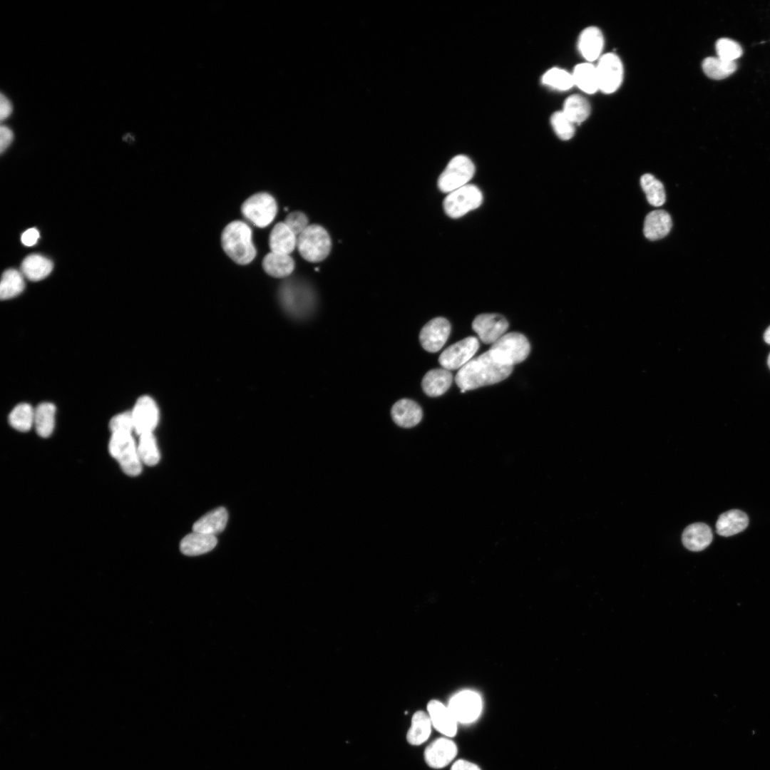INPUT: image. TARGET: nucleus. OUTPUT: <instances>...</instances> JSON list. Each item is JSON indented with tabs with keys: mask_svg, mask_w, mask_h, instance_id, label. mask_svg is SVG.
<instances>
[{
	"mask_svg": "<svg viewBox=\"0 0 770 770\" xmlns=\"http://www.w3.org/2000/svg\"><path fill=\"white\" fill-rule=\"evenodd\" d=\"M513 366L498 361L488 351L471 359L461 367L455 377L461 392L491 385L505 379Z\"/></svg>",
	"mask_w": 770,
	"mask_h": 770,
	"instance_id": "1",
	"label": "nucleus"
},
{
	"mask_svg": "<svg viewBox=\"0 0 770 770\" xmlns=\"http://www.w3.org/2000/svg\"><path fill=\"white\" fill-rule=\"evenodd\" d=\"M221 245L225 254L240 265L251 263L257 255L252 229L241 220H234L225 227L221 234Z\"/></svg>",
	"mask_w": 770,
	"mask_h": 770,
	"instance_id": "2",
	"label": "nucleus"
},
{
	"mask_svg": "<svg viewBox=\"0 0 770 770\" xmlns=\"http://www.w3.org/2000/svg\"><path fill=\"white\" fill-rule=\"evenodd\" d=\"M108 450L124 473L136 476L141 473L143 463L133 433H111Z\"/></svg>",
	"mask_w": 770,
	"mask_h": 770,
	"instance_id": "3",
	"label": "nucleus"
},
{
	"mask_svg": "<svg viewBox=\"0 0 770 770\" xmlns=\"http://www.w3.org/2000/svg\"><path fill=\"white\" fill-rule=\"evenodd\" d=\"M297 247L307 261L320 262L330 252L331 239L324 227L311 225L297 237Z\"/></svg>",
	"mask_w": 770,
	"mask_h": 770,
	"instance_id": "4",
	"label": "nucleus"
},
{
	"mask_svg": "<svg viewBox=\"0 0 770 770\" xmlns=\"http://www.w3.org/2000/svg\"><path fill=\"white\" fill-rule=\"evenodd\" d=\"M530 346L528 339L518 332L503 335L489 349L500 362L508 366L523 361L528 356Z\"/></svg>",
	"mask_w": 770,
	"mask_h": 770,
	"instance_id": "5",
	"label": "nucleus"
},
{
	"mask_svg": "<svg viewBox=\"0 0 770 770\" xmlns=\"http://www.w3.org/2000/svg\"><path fill=\"white\" fill-rule=\"evenodd\" d=\"M244 217L255 226L265 228L270 225L277 212V204L268 192H257L247 198L241 205Z\"/></svg>",
	"mask_w": 770,
	"mask_h": 770,
	"instance_id": "6",
	"label": "nucleus"
},
{
	"mask_svg": "<svg viewBox=\"0 0 770 770\" xmlns=\"http://www.w3.org/2000/svg\"><path fill=\"white\" fill-rule=\"evenodd\" d=\"M475 173V165L471 160L464 155L453 157L441 174L438 186L441 191L449 193L466 185L471 180Z\"/></svg>",
	"mask_w": 770,
	"mask_h": 770,
	"instance_id": "7",
	"label": "nucleus"
},
{
	"mask_svg": "<svg viewBox=\"0 0 770 770\" xmlns=\"http://www.w3.org/2000/svg\"><path fill=\"white\" fill-rule=\"evenodd\" d=\"M482 201L483 195L480 189L474 185L467 184L446 195L443 200V208L447 215L458 218L478 208Z\"/></svg>",
	"mask_w": 770,
	"mask_h": 770,
	"instance_id": "8",
	"label": "nucleus"
},
{
	"mask_svg": "<svg viewBox=\"0 0 770 770\" xmlns=\"http://www.w3.org/2000/svg\"><path fill=\"white\" fill-rule=\"evenodd\" d=\"M599 90L610 94L615 92L621 86L623 80V65L614 53L602 54L595 65Z\"/></svg>",
	"mask_w": 770,
	"mask_h": 770,
	"instance_id": "9",
	"label": "nucleus"
},
{
	"mask_svg": "<svg viewBox=\"0 0 770 770\" xmlns=\"http://www.w3.org/2000/svg\"><path fill=\"white\" fill-rule=\"evenodd\" d=\"M130 412L135 433L140 436L153 433L159 421L160 413L152 397L148 395L139 397Z\"/></svg>",
	"mask_w": 770,
	"mask_h": 770,
	"instance_id": "10",
	"label": "nucleus"
},
{
	"mask_svg": "<svg viewBox=\"0 0 770 770\" xmlns=\"http://www.w3.org/2000/svg\"><path fill=\"white\" fill-rule=\"evenodd\" d=\"M478 347L476 337H466L447 347L441 354L438 362L443 369L449 371L461 369L471 359Z\"/></svg>",
	"mask_w": 770,
	"mask_h": 770,
	"instance_id": "11",
	"label": "nucleus"
},
{
	"mask_svg": "<svg viewBox=\"0 0 770 770\" xmlns=\"http://www.w3.org/2000/svg\"><path fill=\"white\" fill-rule=\"evenodd\" d=\"M448 707L458 722L469 724L478 718L482 703L477 694L464 691L453 697Z\"/></svg>",
	"mask_w": 770,
	"mask_h": 770,
	"instance_id": "12",
	"label": "nucleus"
},
{
	"mask_svg": "<svg viewBox=\"0 0 770 770\" xmlns=\"http://www.w3.org/2000/svg\"><path fill=\"white\" fill-rule=\"evenodd\" d=\"M472 328L485 344H493L508 328L506 319L498 314H481L476 317Z\"/></svg>",
	"mask_w": 770,
	"mask_h": 770,
	"instance_id": "13",
	"label": "nucleus"
},
{
	"mask_svg": "<svg viewBox=\"0 0 770 770\" xmlns=\"http://www.w3.org/2000/svg\"><path fill=\"white\" fill-rule=\"evenodd\" d=\"M458 747L449 737H440L431 742L424 751L426 764L435 769H443L456 758Z\"/></svg>",
	"mask_w": 770,
	"mask_h": 770,
	"instance_id": "14",
	"label": "nucleus"
},
{
	"mask_svg": "<svg viewBox=\"0 0 770 770\" xmlns=\"http://www.w3.org/2000/svg\"><path fill=\"white\" fill-rule=\"evenodd\" d=\"M450 332L451 324L446 319H432L422 328L419 334L420 343L425 350L436 352L445 344Z\"/></svg>",
	"mask_w": 770,
	"mask_h": 770,
	"instance_id": "15",
	"label": "nucleus"
},
{
	"mask_svg": "<svg viewBox=\"0 0 770 770\" xmlns=\"http://www.w3.org/2000/svg\"><path fill=\"white\" fill-rule=\"evenodd\" d=\"M428 714L433 727L446 737H453L457 734L458 722L448 707L441 702L432 699L427 704Z\"/></svg>",
	"mask_w": 770,
	"mask_h": 770,
	"instance_id": "16",
	"label": "nucleus"
},
{
	"mask_svg": "<svg viewBox=\"0 0 770 770\" xmlns=\"http://www.w3.org/2000/svg\"><path fill=\"white\" fill-rule=\"evenodd\" d=\"M604 37L600 29L588 26L582 31L578 41V48L581 56L591 63L598 60L602 55Z\"/></svg>",
	"mask_w": 770,
	"mask_h": 770,
	"instance_id": "17",
	"label": "nucleus"
},
{
	"mask_svg": "<svg viewBox=\"0 0 770 770\" xmlns=\"http://www.w3.org/2000/svg\"><path fill=\"white\" fill-rule=\"evenodd\" d=\"M391 414L394 422L403 428H411L416 426L423 416L420 406L408 399H402L396 401L391 408Z\"/></svg>",
	"mask_w": 770,
	"mask_h": 770,
	"instance_id": "18",
	"label": "nucleus"
},
{
	"mask_svg": "<svg viewBox=\"0 0 770 770\" xmlns=\"http://www.w3.org/2000/svg\"><path fill=\"white\" fill-rule=\"evenodd\" d=\"M297 237L284 222L277 223L269 236V246L272 252L289 255L297 247Z\"/></svg>",
	"mask_w": 770,
	"mask_h": 770,
	"instance_id": "19",
	"label": "nucleus"
},
{
	"mask_svg": "<svg viewBox=\"0 0 770 770\" xmlns=\"http://www.w3.org/2000/svg\"><path fill=\"white\" fill-rule=\"evenodd\" d=\"M713 535L709 525L696 523L688 525L683 531V545L692 551H701L711 543Z\"/></svg>",
	"mask_w": 770,
	"mask_h": 770,
	"instance_id": "20",
	"label": "nucleus"
},
{
	"mask_svg": "<svg viewBox=\"0 0 770 770\" xmlns=\"http://www.w3.org/2000/svg\"><path fill=\"white\" fill-rule=\"evenodd\" d=\"M672 226V219L668 212L662 210H654L645 217L644 234L649 240H659L669 232Z\"/></svg>",
	"mask_w": 770,
	"mask_h": 770,
	"instance_id": "21",
	"label": "nucleus"
},
{
	"mask_svg": "<svg viewBox=\"0 0 770 770\" xmlns=\"http://www.w3.org/2000/svg\"><path fill=\"white\" fill-rule=\"evenodd\" d=\"M217 543L215 535L193 531L182 539L180 549L185 555L196 556L212 550Z\"/></svg>",
	"mask_w": 770,
	"mask_h": 770,
	"instance_id": "22",
	"label": "nucleus"
},
{
	"mask_svg": "<svg viewBox=\"0 0 770 770\" xmlns=\"http://www.w3.org/2000/svg\"><path fill=\"white\" fill-rule=\"evenodd\" d=\"M452 374L446 369H434L428 371L422 379V388L426 394L436 397L444 394L451 386Z\"/></svg>",
	"mask_w": 770,
	"mask_h": 770,
	"instance_id": "23",
	"label": "nucleus"
},
{
	"mask_svg": "<svg viewBox=\"0 0 770 770\" xmlns=\"http://www.w3.org/2000/svg\"><path fill=\"white\" fill-rule=\"evenodd\" d=\"M227 520V511L225 508L220 507L199 518L193 524L192 530L215 536L225 529Z\"/></svg>",
	"mask_w": 770,
	"mask_h": 770,
	"instance_id": "24",
	"label": "nucleus"
},
{
	"mask_svg": "<svg viewBox=\"0 0 770 770\" xmlns=\"http://www.w3.org/2000/svg\"><path fill=\"white\" fill-rule=\"evenodd\" d=\"M749 524L746 514L736 509L721 514L716 523L717 533L722 536H731L744 530Z\"/></svg>",
	"mask_w": 770,
	"mask_h": 770,
	"instance_id": "25",
	"label": "nucleus"
},
{
	"mask_svg": "<svg viewBox=\"0 0 770 770\" xmlns=\"http://www.w3.org/2000/svg\"><path fill=\"white\" fill-rule=\"evenodd\" d=\"M432 727L428 713L423 711L416 712L406 733L407 742L412 746L421 745L429 738Z\"/></svg>",
	"mask_w": 770,
	"mask_h": 770,
	"instance_id": "26",
	"label": "nucleus"
},
{
	"mask_svg": "<svg viewBox=\"0 0 770 770\" xmlns=\"http://www.w3.org/2000/svg\"><path fill=\"white\" fill-rule=\"evenodd\" d=\"M262 265L270 276L282 278L289 276L294 269V261L289 255L270 252L263 258Z\"/></svg>",
	"mask_w": 770,
	"mask_h": 770,
	"instance_id": "27",
	"label": "nucleus"
},
{
	"mask_svg": "<svg viewBox=\"0 0 770 770\" xmlns=\"http://www.w3.org/2000/svg\"><path fill=\"white\" fill-rule=\"evenodd\" d=\"M53 270V262L46 257L32 254L22 262L21 272L31 281H39L46 277Z\"/></svg>",
	"mask_w": 770,
	"mask_h": 770,
	"instance_id": "28",
	"label": "nucleus"
},
{
	"mask_svg": "<svg viewBox=\"0 0 770 770\" xmlns=\"http://www.w3.org/2000/svg\"><path fill=\"white\" fill-rule=\"evenodd\" d=\"M574 86L583 92L593 94L599 90V83L595 65L589 62L579 63L572 73Z\"/></svg>",
	"mask_w": 770,
	"mask_h": 770,
	"instance_id": "29",
	"label": "nucleus"
},
{
	"mask_svg": "<svg viewBox=\"0 0 770 770\" xmlns=\"http://www.w3.org/2000/svg\"><path fill=\"white\" fill-rule=\"evenodd\" d=\"M56 406L50 402L39 404L34 409V426L38 436H50L55 426Z\"/></svg>",
	"mask_w": 770,
	"mask_h": 770,
	"instance_id": "30",
	"label": "nucleus"
},
{
	"mask_svg": "<svg viewBox=\"0 0 770 770\" xmlns=\"http://www.w3.org/2000/svg\"><path fill=\"white\" fill-rule=\"evenodd\" d=\"M562 111L575 125L584 122L590 114V106L582 96L573 94L568 97Z\"/></svg>",
	"mask_w": 770,
	"mask_h": 770,
	"instance_id": "31",
	"label": "nucleus"
},
{
	"mask_svg": "<svg viewBox=\"0 0 770 770\" xmlns=\"http://www.w3.org/2000/svg\"><path fill=\"white\" fill-rule=\"evenodd\" d=\"M24 277L21 272L15 269L6 270L2 274L0 284L1 299L6 300L19 295L25 287Z\"/></svg>",
	"mask_w": 770,
	"mask_h": 770,
	"instance_id": "32",
	"label": "nucleus"
},
{
	"mask_svg": "<svg viewBox=\"0 0 770 770\" xmlns=\"http://www.w3.org/2000/svg\"><path fill=\"white\" fill-rule=\"evenodd\" d=\"M137 448L143 464L153 466L159 462L160 454L153 433L140 435Z\"/></svg>",
	"mask_w": 770,
	"mask_h": 770,
	"instance_id": "33",
	"label": "nucleus"
},
{
	"mask_svg": "<svg viewBox=\"0 0 770 770\" xmlns=\"http://www.w3.org/2000/svg\"><path fill=\"white\" fill-rule=\"evenodd\" d=\"M704 73L710 78L721 80L727 78L736 70L735 61H727L718 57H707L702 64Z\"/></svg>",
	"mask_w": 770,
	"mask_h": 770,
	"instance_id": "34",
	"label": "nucleus"
},
{
	"mask_svg": "<svg viewBox=\"0 0 770 770\" xmlns=\"http://www.w3.org/2000/svg\"><path fill=\"white\" fill-rule=\"evenodd\" d=\"M34 409L27 403L17 404L9 415L11 427L20 432H26L34 426Z\"/></svg>",
	"mask_w": 770,
	"mask_h": 770,
	"instance_id": "35",
	"label": "nucleus"
},
{
	"mask_svg": "<svg viewBox=\"0 0 770 770\" xmlns=\"http://www.w3.org/2000/svg\"><path fill=\"white\" fill-rule=\"evenodd\" d=\"M640 184L650 205L658 207L664 203L666 195L664 186L652 175H643L640 178Z\"/></svg>",
	"mask_w": 770,
	"mask_h": 770,
	"instance_id": "36",
	"label": "nucleus"
},
{
	"mask_svg": "<svg viewBox=\"0 0 770 770\" xmlns=\"http://www.w3.org/2000/svg\"><path fill=\"white\" fill-rule=\"evenodd\" d=\"M542 83L558 91H567L574 86L572 73L560 68L548 70L542 77Z\"/></svg>",
	"mask_w": 770,
	"mask_h": 770,
	"instance_id": "37",
	"label": "nucleus"
},
{
	"mask_svg": "<svg viewBox=\"0 0 770 770\" xmlns=\"http://www.w3.org/2000/svg\"><path fill=\"white\" fill-rule=\"evenodd\" d=\"M550 123L557 136L563 140L572 138L575 134V124L564 114L562 111L553 113L550 118Z\"/></svg>",
	"mask_w": 770,
	"mask_h": 770,
	"instance_id": "38",
	"label": "nucleus"
},
{
	"mask_svg": "<svg viewBox=\"0 0 770 770\" xmlns=\"http://www.w3.org/2000/svg\"><path fill=\"white\" fill-rule=\"evenodd\" d=\"M718 58L727 61H735L742 55L741 46L735 41L722 38L717 40L715 44Z\"/></svg>",
	"mask_w": 770,
	"mask_h": 770,
	"instance_id": "39",
	"label": "nucleus"
},
{
	"mask_svg": "<svg viewBox=\"0 0 770 770\" xmlns=\"http://www.w3.org/2000/svg\"><path fill=\"white\" fill-rule=\"evenodd\" d=\"M111 433H133L134 426L130 411L113 416L109 422Z\"/></svg>",
	"mask_w": 770,
	"mask_h": 770,
	"instance_id": "40",
	"label": "nucleus"
},
{
	"mask_svg": "<svg viewBox=\"0 0 770 770\" xmlns=\"http://www.w3.org/2000/svg\"><path fill=\"white\" fill-rule=\"evenodd\" d=\"M284 222L297 237L309 226L307 217L299 211H294L288 214Z\"/></svg>",
	"mask_w": 770,
	"mask_h": 770,
	"instance_id": "41",
	"label": "nucleus"
},
{
	"mask_svg": "<svg viewBox=\"0 0 770 770\" xmlns=\"http://www.w3.org/2000/svg\"><path fill=\"white\" fill-rule=\"evenodd\" d=\"M13 138L12 130L6 126L1 125L0 128V150L1 153L10 145Z\"/></svg>",
	"mask_w": 770,
	"mask_h": 770,
	"instance_id": "42",
	"label": "nucleus"
},
{
	"mask_svg": "<svg viewBox=\"0 0 770 770\" xmlns=\"http://www.w3.org/2000/svg\"><path fill=\"white\" fill-rule=\"evenodd\" d=\"M39 237V232L36 228L26 230L21 237V242L26 246L34 245Z\"/></svg>",
	"mask_w": 770,
	"mask_h": 770,
	"instance_id": "43",
	"label": "nucleus"
},
{
	"mask_svg": "<svg viewBox=\"0 0 770 770\" xmlns=\"http://www.w3.org/2000/svg\"><path fill=\"white\" fill-rule=\"evenodd\" d=\"M12 112V106L9 100L3 94L0 96V118L1 120L8 118Z\"/></svg>",
	"mask_w": 770,
	"mask_h": 770,
	"instance_id": "44",
	"label": "nucleus"
},
{
	"mask_svg": "<svg viewBox=\"0 0 770 770\" xmlns=\"http://www.w3.org/2000/svg\"><path fill=\"white\" fill-rule=\"evenodd\" d=\"M451 770H481L476 764L465 759H458L451 766Z\"/></svg>",
	"mask_w": 770,
	"mask_h": 770,
	"instance_id": "45",
	"label": "nucleus"
},
{
	"mask_svg": "<svg viewBox=\"0 0 770 770\" xmlns=\"http://www.w3.org/2000/svg\"><path fill=\"white\" fill-rule=\"evenodd\" d=\"M764 339L767 344H770V326L766 329L764 332Z\"/></svg>",
	"mask_w": 770,
	"mask_h": 770,
	"instance_id": "46",
	"label": "nucleus"
},
{
	"mask_svg": "<svg viewBox=\"0 0 770 770\" xmlns=\"http://www.w3.org/2000/svg\"><path fill=\"white\" fill-rule=\"evenodd\" d=\"M767 364H768V366H769V367L770 369V353H769V356H768Z\"/></svg>",
	"mask_w": 770,
	"mask_h": 770,
	"instance_id": "47",
	"label": "nucleus"
}]
</instances>
